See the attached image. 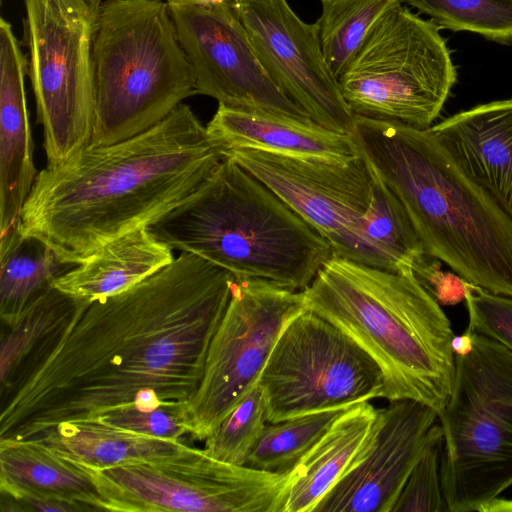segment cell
I'll list each match as a JSON object with an SVG mask.
<instances>
[{
    "instance_id": "12",
    "label": "cell",
    "mask_w": 512,
    "mask_h": 512,
    "mask_svg": "<svg viewBox=\"0 0 512 512\" xmlns=\"http://www.w3.org/2000/svg\"><path fill=\"white\" fill-rule=\"evenodd\" d=\"M223 157L236 161L311 224L332 256L388 270L367 235L374 170L361 152L347 161L253 149L232 150Z\"/></svg>"
},
{
    "instance_id": "19",
    "label": "cell",
    "mask_w": 512,
    "mask_h": 512,
    "mask_svg": "<svg viewBox=\"0 0 512 512\" xmlns=\"http://www.w3.org/2000/svg\"><path fill=\"white\" fill-rule=\"evenodd\" d=\"M429 129L457 165L506 209L512 198V98L474 106Z\"/></svg>"
},
{
    "instance_id": "15",
    "label": "cell",
    "mask_w": 512,
    "mask_h": 512,
    "mask_svg": "<svg viewBox=\"0 0 512 512\" xmlns=\"http://www.w3.org/2000/svg\"><path fill=\"white\" fill-rule=\"evenodd\" d=\"M438 413L412 399L378 409L376 432L364 460L346 474L314 512H392L413 468L443 437Z\"/></svg>"
},
{
    "instance_id": "34",
    "label": "cell",
    "mask_w": 512,
    "mask_h": 512,
    "mask_svg": "<svg viewBox=\"0 0 512 512\" xmlns=\"http://www.w3.org/2000/svg\"><path fill=\"white\" fill-rule=\"evenodd\" d=\"M441 261L425 255L414 267V275L440 305H456L465 300L468 284L456 273L444 272Z\"/></svg>"
},
{
    "instance_id": "11",
    "label": "cell",
    "mask_w": 512,
    "mask_h": 512,
    "mask_svg": "<svg viewBox=\"0 0 512 512\" xmlns=\"http://www.w3.org/2000/svg\"><path fill=\"white\" fill-rule=\"evenodd\" d=\"M305 308L303 291L259 279H235L201 382L187 402L192 438L204 441L258 383L280 334Z\"/></svg>"
},
{
    "instance_id": "22",
    "label": "cell",
    "mask_w": 512,
    "mask_h": 512,
    "mask_svg": "<svg viewBox=\"0 0 512 512\" xmlns=\"http://www.w3.org/2000/svg\"><path fill=\"white\" fill-rule=\"evenodd\" d=\"M173 260L172 249L141 228L97 249L58 277L53 287L92 302L133 287Z\"/></svg>"
},
{
    "instance_id": "24",
    "label": "cell",
    "mask_w": 512,
    "mask_h": 512,
    "mask_svg": "<svg viewBox=\"0 0 512 512\" xmlns=\"http://www.w3.org/2000/svg\"><path fill=\"white\" fill-rule=\"evenodd\" d=\"M451 396L512 431V351L475 331L471 352L455 355Z\"/></svg>"
},
{
    "instance_id": "6",
    "label": "cell",
    "mask_w": 512,
    "mask_h": 512,
    "mask_svg": "<svg viewBox=\"0 0 512 512\" xmlns=\"http://www.w3.org/2000/svg\"><path fill=\"white\" fill-rule=\"evenodd\" d=\"M94 73L93 146L150 129L196 94L189 62L163 0H103Z\"/></svg>"
},
{
    "instance_id": "8",
    "label": "cell",
    "mask_w": 512,
    "mask_h": 512,
    "mask_svg": "<svg viewBox=\"0 0 512 512\" xmlns=\"http://www.w3.org/2000/svg\"><path fill=\"white\" fill-rule=\"evenodd\" d=\"M103 0H24L27 74L47 165L90 145L95 112L94 44Z\"/></svg>"
},
{
    "instance_id": "5",
    "label": "cell",
    "mask_w": 512,
    "mask_h": 512,
    "mask_svg": "<svg viewBox=\"0 0 512 512\" xmlns=\"http://www.w3.org/2000/svg\"><path fill=\"white\" fill-rule=\"evenodd\" d=\"M147 229L159 241L197 255L236 279L304 291L332 257L322 235L232 158Z\"/></svg>"
},
{
    "instance_id": "31",
    "label": "cell",
    "mask_w": 512,
    "mask_h": 512,
    "mask_svg": "<svg viewBox=\"0 0 512 512\" xmlns=\"http://www.w3.org/2000/svg\"><path fill=\"white\" fill-rule=\"evenodd\" d=\"M187 402H164L148 409L125 405L95 420L142 435L181 441L182 436L189 434Z\"/></svg>"
},
{
    "instance_id": "16",
    "label": "cell",
    "mask_w": 512,
    "mask_h": 512,
    "mask_svg": "<svg viewBox=\"0 0 512 512\" xmlns=\"http://www.w3.org/2000/svg\"><path fill=\"white\" fill-rule=\"evenodd\" d=\"M441 484L449 512L482 511L512 485V431L450 397L438 415Z\"/></svg>"
},
{
    "instance_id": "37",
    "label": "cell",
    "mask_w": 512,
    "mask_h": 512,
    "mask_svg": "<svg viewBox=\"0 0 512 512\" xmlns=\"http://www.w3.org/2000/svg\"><path fill=\"white\" fill-rule=\"evenodd\" d=\"M173 2H183L195 5H220L225 3L227 0H167Z\"/></svg>"
},
{
    "instance_id": "28",
    "label": "cell",
    "mask_w": 512,
    "mask_h": 512,
    "mask_svg": "<svg viewBox=\"0 0 512 512\" xmlns=\"http://www.w3.org/2000/svg\"><path fill=\"white\" fill-rule=\"evenodd\" d=\"M441 29L467 31L512 44V0H406Z\"/></svg>"
},
{
    "instance_id": "23",
    "label": "cell",
    "mask_w": 512,
    "mask_h": 512,
    "mask_svg": "<svg viewBox=\"0 0 512 512\" xmlns=\"http://www.w3.org/2000/svg\"><path fill=\"white\" fill-rule=\"evenodd\" d=\"M33 439L62 456L95 468L163 456L184 445L179 440L142 435L97 420L62 422Z\"/></svg>"
},
{
    "instance_id": "20",
    "label": "cell",
    "mask_w": 512,
    "mask_h": 512,
    "mask_svg": "<svg viewBox=\"0 0 512 512\" xmlns=\"http://www.w3.org/2000/svg\"><path fill=\"white\" fill-rule=\"evenodd\" d=\"M210 142L222 154L253 149L291 157L347 161L360 155L352 136L312 120L235 109L219 104L206 126Z\"/></svg>"
},
{
    "instance_id": "36",
    "label": "cell",
    "mask_w": 512,
    "mask_h": 512,
    "mask_svg": "<svg viewBox=\"0 0 512 512\" xmlns=\"http://www.w3.org/2000/svg\"><path fill=\"white\" fill-rule=\"evenodd\" d=\"M488 511H512V500L495 499L489 505H487L483 512Z\"/></svg>"
},
{
    "instance_id": "4",
    "label": "cell",
    "mask_w": 512,
    "mask_h": 512,
    "mask_svg": "<svg viewBox=\"0 0 512 512\" xmlns=\"http://www.w3.org/2000/svg\"><path fill=\"white\" fill-rule=\"evenodd\" d=\"M306 307L363 348L384 379V398L412 399L438 415L455 381L454 337L440 304L414 274L332 256L303 291Z\"/></svg>"
},
{
    "instance_id": "26",
    "label": "cell",
    "mask_w": 512,
    "mask_h": 512,
    "mask_svg": "<svg viewBox=\"0 0 512 512\" xmlns=\"http://www.w3.org/2000/svg\"><path fill=\"white\" fill-rule=\"evenodd\" d=\"M402 0H321L315 22L324 59L338 78L377 23Z\"/></svg>"
},
{
    "instance_id": "3",
    "label": "cell",
    "mask_w": 512,
    "mask_h": 512,
    "mask_svg": "<svg viewBox=\"0 0 512 512\" xmlns=\"http://www.w3.org/2000/svg\"><path fill=\"white\" fill-rule=\"evenodd\" d=\"M350 135L403 205L426 254L467 282L512 297V216L430 129L354 116Z\"/></svg>"
},
{
    "instance_id": "7",
    "label": "cell",
    "mask_w": 512,
    "mask_h": 512,
    "mask_svg": "<svg viewBox=\"0 0 512 512\" xmlns=\"http://www.w3.org/2000/svg\"><path fill=\"white\" fill-rule=\"evenodd\" d=\"M440 30L402 4L390 10L337 78L352 114L429 129L457 81Z\"/></svg>"
},
{
    "instance_id": "21",
    "label": "cell",
    "mask_w": 512,
    "mask_h": 512,
    "mask_svg": "<svg viewBox=\"0 0 512 512\" xmlns=\"http://www.w3.org/2000/svg\"><path fill=\"white\" fill-rule=\"evenodd\" d=\"M378 409L369 401L351 406L291 471L283 512H314L322 499L366 457Z\"/></svg>"
},
{
    "instance_id": "27",
    "label": "cell",
    "mask_w": 512,
    "mask_h": 512,
    "mask_svg": "<svg viewBox=\"0 0 512 512\" xmlns=\"http://www.w3.org/2000/svg\"><path fill=\"white\" fill-rule=\"evenodd\" d=\"M347 409L326 410L267 423L245 466L273 474L290 473Z\"/></svg>"
},
{
    "instance_id": "1",
    "label": "cell",
    "mask_w": 512,
    "mask_h": 512,
    "mask_svg": "<svg viewBox=\"0 0 512 512\" xmlns=\"http://www.w3.org/2000/svg\"><path fill=\"white\" fill-rule=\"evenodd\" d=\"M235 279L181 252L127 290L77 300L3 406L0 439H33L125 405L189 401Z\"/></svg>"
},
{
    "instance_id": "33",
    "label": "cell",
    "mask_w": 512,
    "mask_h": 512,
    "mask_svg": "<svg viewBox=\"0 0 512 512\" xmlns=\"http://www.w3.org/2000/svg\"><path fill=\"white\" fill-rule=\"evenodd\" d=\"M465 302L469 314L468 326L512 351V297L495 294L469 283Z\"/></svg>"
},
{
    "instance_id": "13",
    "label": "cell",
    "mask_w": 512,
    "mask_h": 512,
    "mask_svg": "<svg viewBox=\"0 0 512 512\" xmlns=\"http://www.w3.org/2000/svg\"><path fill=\"white\" fill-rule=\"evenodd\" d=\"M166 3L196 94L235 109L311 120L268 76L231 0L220 5Z\"/></svg>"
},
{
    "instance_id": "35",
    "label": "cell",
    "mask_w": 512,
    "mask_h": 512,
    "mask_svg": "<svg viewBox=\"0 0 512 512\" xmlns=\"http://www.w3.org/2000/svg\"><path fill=\"white\" fill-rule=\"evenodd\" d=\"M475 330L468 326L467 330L458 336L453 337L451 346L455 355H467L473 348V336Z\"/></svg>"
},
{
    "instance_id": "25",
    "label": "cell",
    "mask_w": 512,
    "mask_h": 512,
    "mask_svg": "<svg viewBox=\"0 0 512 512\" xmlns=\"http://www.w3.org/2000/svg\"><path fill=\"white\" fill-rule=\"evenodd\" d=\"M74 265L63 262L42 240L21 231L0 249V314L13 326L26 309Z\"/></svg>"
},
{
    "instance_id": "38",
    "label": "cell",
    "mask_w": 512,
    "mask_h": 512,
    "mask_svg": "<svg viewBox=\"0 0 512 512\" xmlns=\"http://www.w3.org/2000/svg\"><path fill=\"white\" fill-rule=\"evenodd\" d=\"M506 210H507V211L509 212V214L512 216V198H511V200H510V202H509V205H508V207L506 208Z\"/></svg>"
},
{
    "instance_id": "9",
    "label": "cell",
    "mask_w": 512,
    "mask_h": 512,
    "mask_svg": "<svg viewBox=\"0 0 512 512\" xmlns=\"http://www.w3.org/2000/svg\"><path fill=\"white\" fill-rule=\"evenodd\" d=\"M84 466L104 510L122 512H283L291 474L223 462L185 444L114 467Z\"/></svg>"
},
{
    "instance_id": "14",
    "label": "cell",
    "mask_w": 512,
    "mask_h": 512,
    "mask_svg": "<svg viewBox=\"0 0 512 512\" xmlns=\"http://www.w3.org/2000/svg\"><path fill=\"white\" fill-rule=\"evenodd\" d=\"M253 50L274 84L312 121L349 134L354 115L324 59L316 23L286 0H231Z\"/></svg>"
},
{
    "instance_id": "10",
    "label": "cell",
    "mask_w": 512,
    "mask_h": 512,
    "mask_svg": "<svg viewBox=\"0 0 512 512\" xmlns=\"http://www.w3.org/2000/svg\"><path fill=\"white\" fill-rule=\"evenodd\" d=\"M258 384L268 423L384 398L383 374L374 359L307 307L280 334Z\"/></svg>"
},
{
    "instance_id": "29",
    "label": "cell",
    "mask_w": 512,
    "mask_h": 512,
    "mask_svg": "<svg viewBox=\"0 0 512 512\" xmlns=\"http://www.w3.org/2000/svg\"><path fill=\"white\" fill-rule=\"evenodd\" d=\"M267 423L266 403L257 383L204 440L203 450L220 461L245 465Z\"/></svg>"
},
{
    "instance_id": "2",
    "label": "cell",
    "mask_w": 512,
    "mask_h": 512,
    "mask_svg": "<svg viewBox=\"0 0 512 512\" xmlns=\"http://www.w3.org/2000/svg\"><path fill=\"white\" fill-rule=\"evenodd\" d=\"M192 109L178 105L150 129L109 145H88L38 172L21 232L76 265L190 196L223 160Z\"/></svg>"
},
{
    "instance_id": "30",
    "label": "cell",
    "mask_w": 512,
    "mask_h": 512,
    "mask_svg": "<svg viewBox=\"0 0 512 512\" xmlns=\"http://www.w3.org/2000/svg\"><path fill=\"white\" fill-rule=\"evenodd\" d=\"M76 299L55 287L37 299L11 326V333L1 345V383L25 357L40 336H48L65 319L76 303Z\"/></svg>"
},
{
    "instance_id": "32",
    "label": "cell",
    "mask_w": 512,
    "mask_h": 512,
    "mask_svg": "<svg viewBox=\"0 0 512 512\" xmlns=\"http://www.w3.org/2000/svg\"><path fill=\"white\" fill-rule=\"evenodd\" d=\"M443 437L432 443L410 473L392 512L448 511L441 484Z\"/></svg>"
},
{
    "instance_id": "18",
    "label": "cell",
    "mask_w": 512,
    "mask_h": 512,
    "mask_svg": "<svg viewBox=\"0 0 512 512\" xmlns=\"http://www.w3.org/2000/svg\"><path fill=\"white\" fill-rule=\"evenodd\" d=\"M27 56L0 19V248L21 230L23 206L38 174L25 92Z\"/></svg>"
},
{
    "instance_id": "17",
    "label": "cell",
    "mask_w": 512,
    "mask_h": 512,
    "mask_svg": "<svg viewBox=\"0 0 512 512\" xmlns=\"http://www.w3.org/2000/svg\"><path fill=\"white\" fill-rule=\"evenodd\" d=\"M1 511H98L86 467L36 439H0Z\"/></svg>"
}]
</instances>
